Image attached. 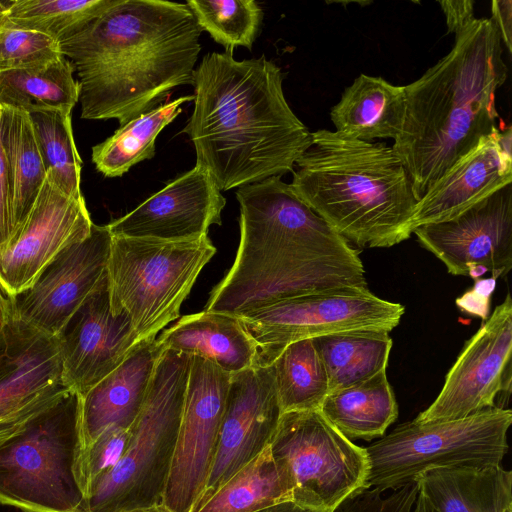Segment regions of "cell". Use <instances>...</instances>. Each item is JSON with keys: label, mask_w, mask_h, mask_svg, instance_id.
Instances as JSON below:
<instances>
[{"label": "cell", "mask_w": 512, "mask_h": 512, "mask_svg": "<svg viewBox=\"0 0 512 512\" xmlns=\"http://www.w3.org/2000/svg\"><path fill=\"white\" fill-rule=\"evenodd\" d=\"M117 0H10L3 24L43 33L59 44L80 33Z\"/></svg>", "instance_id": "d6a6232c"}, {"label": "cell", "mask_w": 512, "mask_h": 512, "mask_svg": "<svg viewBox=\"0 0 512 512\" xmlns=\"http://www.w3.org/2000/svg\"><path fill=\"white\" fill-rule=\"evenodd\" d=\"M56 338L63 383L79 396L116 369L139 343L128 316L111 312L107 274Z\"/></svg>", "instance_id": "d6986e66"}, {"label": "cell", "mask_w": 512, "mask_h": 512, "mask_svg": "<svg viewBox=\"0 0 512 512\" xmlns=\"http://www.w3.org/2000/svg\"><path fill=\"white\" fill-rule=\"evenodd\" d=\"M62 56L60 44L32 30L0 25V71L32 67Z\"/></svg>", "instance_id": "d590c367"}, {"label": "cell", "mask_w": 512, "mask_h": 512, "mask_svg": "<svg viewBox=\"0 0 512 512\" xmlns=\"http://www.w3.org/2000/svg\"><path fill=\"white\" fill-rule=\"evenodd\" d=\"M418 492L417 481L387 489L362 487L330 512H412Z\"/></svg>", "instance_id": "74e56055"}, {"label": "cell", "mask_w": 512, "mask_h": 512, "mask_svg": "<svg viewBox=\"0 0 512 512\" xmlns=\"http://www.w3.org/2000/svg\"><path fill=\"white\" fill-rule=\"evenodd\" d=\"M497 128L460 157L417 201L414 229L450 220L512 183V154L499 142Z\"/></svg>", "instance_id": "44dd1931"}, {"label": "cell", "mask_w": 512, "mask_h": 512, "mask_svg": "<svg viewBox=\"0 0 512 512\" xmlns=\"http://www.w3.org/2000/svg\"><path fill=\"white\" fill-rule=\"evenodd\" d=\"M282 83L281 69L265 56L238 61L232 52H213L195 68L194 108L182 133L196 166L221 192L293 171L312 145Z\"/></svg>", "instance_id": "3957f363"}, {"label": "cell", "mask_w": 512, "mask_h": 512, "mask_svg": "<svg viewBox=\"0 0 512 512\" xmlns=\"http://www.w3.org/2000/svg\"><path fill=\"white\" fill-rule=\"evenodd\" d=\"M14 316V296L4 287L0 281V340Z\"/></svg>", "instance_id": "7bdbcfd3"}, {"label": "cell", "mask_w": 512, "mask_h": 512, "mask_svg": "<svg viewBox=\"0 0 512 512\" xmlns=\"http://www.w3.org/2000/svg\"><path fill=\"white\" fill-rule=\"evenodd\" d=\"M159 348L210 360L234 374L257 363V346L238 317L202 311L182 316L156 337Z\"/></svg>", "instance_id": "603a6c76"}, {"label": "cell", "mask_w": 512, "mask_h": 512, "mask_svg": "<svg viewBox=\"0 0 512 512\" xmlns=\"http://www.w3.org/2000/svg\"><path fill=\"white\" fill-rule=\"evenodd\" d=\"M70 392L57 338L13 316L0 340V442Z\"/></svg>", "instance_id": "5bb4252c"}, {"label": "cell", "mask_w": 512, "mask_h": 512, "mask_svg": "<svg viewBox=\"0 0 512 512\" xmlns=\"http://www.w3.org/2000/svg\"><path fill=\"white\" fill-rule=\"evenodd\" d=\"M9 4H10V0L0 1V25L2 24V22L4 20L5 12L8 9Z\"/></svg>", "instance_id": "bcb514c9"}, {"label": "cell", "mask_w": 512, "mask_h": 512, "mask_svg": "<svg viewBox=\"0 0 512 512\" xmlns=\"http://www.w3.org/2000/svg\"><path fill=\"white\" fill-rule=\"evenodd\" d=\"M499 31L475 18L455 35L448 54L404 86L403 128L393 150L417 201L481 138L497 129L496 92L505 83Z\"/></svg>", "instance_id": "277c9868"}, {"label": "cell", "mask_w": 512, "mask_h": 512, "mask_svg": "<svg viewBox=\"0 0 512 512\" xmlns=\"http://www.w3.org/2000/svg\"><path fill=\"white\" fill-rule=\"evenodd\" d=\"M0 134L10 177L12 239L25 222L47 170L28 112L0 106Z\"/></svg>", "instance_id": "4316f807"}, {"label": "cell", "mask_w": 512, "mask_h": 512, "mask_svg": "<svg viewBox=\"0 0 512 512\" xmlns=\"http://www.w3.org/2000/svg\"><path fill=\"white\" fill-rule=\"evenodd\" d=\"M201 32L186 3L117 0L60 43L79 78L81 118L121 126L192 85Z\"/></svg>", "instance_id": "7a4b0ae2"}, {"label": "cell", "mask_w": 512, "mask_h": 512, "mask_svg": "<svg viewBox=\"0 0 512 512\" xmlns=\"http://www.w3.org/2000/svg\"><path fill=\"white\" fill-rule=\"evenodd\" d=\"M496 286V279H476L472 289L456 299L457 307L468 314L486 320L489 317L490 297Z\"/></svg>", "instance_id": "f35d334b"}, {"label": "cell", "mask_w": 512, "mask_h": 512, "mask_svg": "<svg viewBox=\"0 0 512 512\" xmlns=\"http://www.w3.org/2000/svg\"><path fill=\"white\" fill-rule=\"evenodd\" d=\"M79 401L70 392L0 442V504L22 512H83L76 475Z\"/></svg>", "instance_id": "ba28073f"}, {"label": "cell", "mask_w": 512, "mask_h": 512, "mask_svg": "<svg viewBox=\"0 0 512 512\" xmlns=\"http://www.w3.org/2000/svg\"><path fill=\"white\" fill-rule=\"evenodd\" d=\"M490 17L495 23L501 41L507 49L508 53L512 52V1L511 0H494L491 2Z\"/></svg>", "instance_id": "b9f144b4"}, {"label": "cell", "mask_w": 512, "mask_h": 512, "mask_svg": "<svg viewBox=\"0 0 512 512\" xmlns=\"http://www.w3.org/2000/svg\"><path fill=\"white\" fill-rule=\"evenodd\" d=\"M415 481L435 512L512 509V474L501 465L437 467L420 473Z\"/></svg>", "instance_id": "cb8c5ba5"}, {"label": "cell", "mask_w": 512, "mask_h": 512, "mask_svg": "<svg viewBox=\"0 0 512 512\" xmlns=\"http://www.w3.org/2000/svg\"><path fill=\"white\" fill-rule=\"evenodd\" d=\"M439 4L449 33L456 35L475 19L473 0H448L440 1Z\"/></svg>", "instance_id": "60d3db41"}, {"label": "cell", "mask_w": 512, "mask_h": 512, "mask_svg": "<svg viewBox=\"0 0 512 512\" xmlns=\"http://www.w3.org/2000/svg\"><path fill=\"white\" fill-rule=\"evenodd\" d=\"M321 413L348 439L382 437L398 416L386 369L358 384L330 392Z\"/></svg>", "instance_id": "484cf974"}, {"label": "cell", "mask_w": 512, "mask_h": 512, "mask_svg": "<svg viewBox=\"0 0 512 512\" xmlns=\"http://www.w3.org/2000/svg\"><path fill=\"white\" fill-rule=\"evenodd\" d=\"M75 67L65 56L32 67L0 71V106L29 112L39 108L71 110L79 101Z\"/></svg>", "instance_id": "f546056e"}, {"label": "cell", "mask_w": 512, "mask_h": 512, "mask_svg": "<svg viewBox=\"0 0 512 512\" xmlns=\"http://www.w3.org/2000/svg\"><path fill=\"white\" fill-rule=\"evenodd\" d=\"M240 241L205 311L240 317L307 294L367 286L356 249L275 176L238 188Z\"/></svg>", "instance_id": "6da1fadb"}, {"label": "cell", "mask_w": 512, "mask_h": 512, "mask_svg": "<svg viewBox=\"0 0 512 512\" xmlns=\"http://www.w3.org/2000/svg\"><path fill=\"white\" fill-rule=\"evenodd\" d=\"M215 253L207 236L186 242L112 236L107 265L111 312L128 316L139 342L157 337L179 317Z\"/></svg>", "instance_id": "52a82bcc"}, {"label": "cell", "mask_w": 512, "mask_h": 512, "mask_svg": "<svg viewBox=\"0 0 512 512\" xmlns=\"http://www.w3.org/2000/svg\"><path fill=\"white\" fill-rule=\"evenodd\" d=\"M190 357L164 350L156 363L142 409L130 427L120 461L93 484L83 512H120L163 504L185 392Z\"/></svg>", "instance_id": "8992f818"}, {"label": "cell", "mask_w": 512, "mask_h": 512, "mask_svg": "<svg viewBox=\"0 0 512 512\" xmlns=\"http://www.w3.org/2000/svg\"><path fill=\"white\" fill-rule=\"evenodd\" d=\"M512 356V299L484 320L446 374L432 404L413 421L455 420L495 407L499 393H510Z\"/></svg>", "instance_id": "4fadbf2b"}, {"label": "cell", "mask_w": 512, "mask_h": 512, "mask_svg": "<svg viewBox=\"0 0 512 512\" xmlns=\"http://www.w3.org/2000/svg\"><path fill=\"white\" fill-rule=\"evenodd\" d=\"M281 415L272 364L231 374L216 453L198 502L270 444Z\"/></svg>", "instance_id": "ac0fdd59"}, {"label": "cell", "mask_w": 512, "mask_h": 512, "mask_svg": "<svg viewBox=\"0 0 512 512\" xmlns=\"http://www.w3.org/2000/svg\"><path fill=\"white\" fill-rule=\"evenodd\" d=\"M12 237L10 177L0 134V248Z\"/></svg>", "instance_id": "ab89813d"}, {"label": "cell", "mask_w": 512, "mask_h": 512, "mask_svg": "<svg viewBox=\"0 0 512 512\" xmlns=\"http://www.w3.org/2000/svg\"><path fill=\"white\" fill-rule=\"evenodd\" d=\"M511 424V410L497 406L455 420L403 423L365 447V487H397L437 467L500 465Z\"/></svg>", "instance_id": "9c48e42d"}, {"label": "cell", "mask_w": 512, "mask_h": 512, "mask_svg": "<svg viewBox=\"0 0 512 512\" xmlns=\"http://www.w3.org/2000/svg\"><path fill=\"white\" fill-rule=\"evenodd\" d=\"M93 224L84 197L67 195L47 173L25 222L0 248V281L12 296L20 294Z\"/></svg>", "instance_id": "e0dca14e"}, {"label": "cell", "mask_w": 512, "mask_h": 512, "mask_svg": "<svg viewBox=\"0 0 512 512\" xmlns=\"http://www.w3.org/2000/svg\"><path fill=\"white\" fill-rule=\"evenodd\" d=\"M186 5L200 28L232 52L243 46L251 50L263 19L254 0H188Z\"/></svg>", "instance_id": "e575fe53"}, {"label": "cell", "mask_w": 512, "mask_h": 512, "mask_svg": "<svg viewBox=\"0 0 512 512\" xmlns=\"http://www.w3.org/2000/svg\"><path fill=\"white\" fill-rule=\"evenodd\" d=\"M506 512H512V509L507 510Z\"/></svg>", "instance_id": "7dc6e473"}, {"label": "cell", "mask_w": 512, "mask_h": 512, "mask_svg": "<svg viewBox=\"0 0 512 512\" xmlns=\"http://www.w3.org/2000/svg\"><path fill=\"white\" fill-rule=\"evenodd\" d=\"M190 357L189 377L163 504L191 512L201 498L216 453L231 374Z\"/></svg>", "instance_id": "7c38bea8"}, {"label": "cell", "mask_w": 512, "mask_h": 512, "mask_svg": "<svg viewBox=\"0 0 512 512\" xmlns=\"http://www.w3.org/2000/svg\"><path fill=\"white\" fill-rule=\"evenodd\" d=\"M120 512H172L164 504L152 505L147 507H138Z\"/></svg>", "instance_id": "f6af8a7d"}, {"label": "cell", "mask_w": 512, "mask_h": 512, "mask_svg": "<svg viewBox=\"0 0 512 512\" xmlns=\"http://www.w3.org/2000/svg\"><path fill=\"white\" fill-rule=\"evenodd\" d=\"M290 187L350 245L387 248L410 238L417 200L392 146L337 131L312 132Z\"/></svg>", "instance_id": "5b68a950"}, {"label": "cell", "mask_w": 512, "mask_h": 512, "mask_svg": "<svg viewBox=\"0 0 512 512\" xmlns=\"http://www.w3.org/2000/svg\"><path fill=\"white\" fill-rule=\"evenodd\" d=\"M192 100L193 95L177 98L121 125L92 147L96 170L105 177H120L133 165L152 159L158 134L182 112L181 105Z\"/></svg>", "instance_id": "4dcf8cb0"}, {"label": "cell", "mask_w": 512, "mask_h": 512, "mask_svg": "<svg viewBox=\"0 0 512 512\" xmlns=\"http://www.w3.org/2000/svg\"><path fill=\"white\" fill-rule=\"evenodd\" d=\"M405 308L368 287L322 291L282 300L238 317L269 365L290 343L350 331H392Z\"/></svg>", "instance_id": "8fae6325"}, {"label": "cell", "mask_w": 512, "mask_h": 512, "mask_svg": "<svg viewBox=\"0 0 512 512\" xmlns=\"http://www.w3.org/2000/svg\"><path fill=\"white\" fill-rule=\"evenodd\" d=\"M111 241L107 225L93 224L85 239L59 254L29 288L14 296V316L57 337L106 277Z\"/></svg>", "instance_id": "2e32d148"}, {"label": "cell", "mask_w": 512, "mask_h": 512, "mask_svg": "<svg viewBox=\"0 0 512 512\" xmlns=\"http://www.w3.org/2000/svg\"><path fill=\"white\" fill-rule=\"evenodd\" d=\"M406 109L404 86L360 74L330 111L337 132L362 141L393 139L400 134Z\"/></svg>", "instance_id": "d4e9b609"}, {"label": "cell", "mask_w": 512, "mask_h": 512, "mask_svg": "<svg viewBox=\"0 0 512 512\" xmlns=\"http://www.w3.org/2000/svg\"><path fill=\"white\" fill-rule=\"evenodd\" d=\"M225 205L209 173L195 165L107 228L114 237L193 241L207 236L211 225H221Z\"/></svg>", "instance_id": "ffe728a7"}, {"label": "cell", "mask_w": 512, "mask_h": 512, "mask_svg": "<svg viewBox=\"0 0 512 512\" xmlns=\"http://www.w3.org/2000/svg\"><path fill=\"white\" fill-rule=\"evenodd\" d=\"M412 512H435V510L426 500V498L420 492H418V496Z\"/></svg>", "instance_id": "ee69618b"}, {"label": "cell", "mask_w": 512, "mask_h": 512, "mask_svg": "<svg viewBox=\"0 0 512 512\" xmlns=\"http://www.w3.org/2000/svg\"><path fill=\"white\" fill-rule=\"evenodd\" d=\"M269 447L290 479L293 502L301 506L330 512L365 487L366 449L344 436L320 410L282 413Z\"/></svg>", "instance_id": "30bf717a"}, {"label": "cell", "mask_w": 512, "mask_h": 512, "mask_svg": "<svg viewBox=\"0 0 512 512\" xmlns=\"http://www.w3.org/2000/svg\"><path fill=\"white\" fill-rule=\"evenodd\" d=\"M162 352L156 337L140 341L116 369L79 396L76 469L103 431L111 427L130 429L142 409Z\"/></svg>", "instance_id": "7402d4cb"}, {"label": "cell", "mask_w": 512, "mask_h": 512, "mask_svg": "<svg viewBox=\"0 0 512 512\" xmlns=\"http://www.w3.org/2000/svg\"><path fill=\"white\" fill-rule=\"evenodd\" d=\"M130 437V429L111 427L103 431L87 449L76 469L85 499L97 479L120 461L129 445Z\"/></svg>", "instance_id": "8d00e7d4"}, {"label": "cell", "mask_w": 512, "mask_h": 512, "mask_svg": "<svg viewBox=\"0 0 512 512\" xmlns=\"http://www.w3.org/2000/svg\"><path fill=\"white\" fill-rule=\"evenodd\" d=\"M288 501H293L290 479L268 445L191 512H258Z\"/></svg>", "instance_id": "83f0119b"}, {"label": "cell", "mask_w": 512, "mask_h": 512, "mask_svg": "<svg viewBox=\"0 0 512 512\" xmlns=\"http://www.w3.org/2000/svg\"><path fill=\"white\" fill-rule=\"evenodd\" d=\"M329 381V393L386 369L393 341L384 331H350L313 339Z\"/></svg>", "instance_id": "f1b7e54d"}, {"label": "cell", "mask_w": 512, "mask_h": 512, "mask_svg": "<svg viewBox=\"0 0 512 512\" xmlns=\"http://www.w3.org/2000/svg\"><path fill=\"white\" fill-rule=\"evenodd\" d=\"M71 113L59 108L28 112L47 173L64 193L80 198L82 160L74 141Z\"/></svg>", "instance_id": "836d02e7"}, {"label": "cell", "mask_w": 512, "mask_h": 512, "mask_svg": "<svg viewBox=\"0 0 512 512\" xmlns=\"http://www.w3.org/2000/svg\"><path fill=\"white\" fill-rule=\"evenodd\" d=\"M455 276L505 277L512 268V183L458 216L413 233Z\"/></svg>", "instance_id": "9a60e30c"}, {"label": "cell", "mask_w": 512, "mask_h": 512, "mask_svg": "<svg viewBox=\"0 0 512 512\" xmlns=\"http://www.w3.org/2000/svg\"><path fill=\"white\" fill-rule=\"evenodd\" d=\"M271 364L282 413L320 410L329 381L313 339L288 344Z\"/></svg>", "instance_id": "1f68e13d"}]
</instances>
